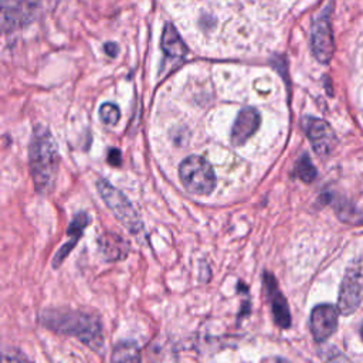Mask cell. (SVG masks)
Listing matches in <instances>:
<instances>
[{"label": "cell", "instance_id": "cell-14", "mask_svg": "<svg viewBox=\"0 0 363 363\" xmlns=\"http://www.w3.org/2000/svg\"><path fill=\"white\" fill-rule=\"evenodd\" d=\"M162 50L169 55L174 58H182L187 52V47L183 43L182 37L176 31V28L170 24H167L162 34Z\"/></svg>", "mask_w": 363, "mask_h": 363}, {"label": "cell", "instance_id": "cell-12", "mask_svg": "<svg viewBox=\"0 0 363 363\" xmlns=\"http://www.w3.org/2000/svg\"><path fill=\"white\" fill-rule=\"evenodd\" d=\"M89 217L86 213H78L72 221L69 223L68 225V230H67V235L69 237L68 241L58 250V252L55 254L54 257V261H52V265L54 267H60L62 264V261L65 259V257L72 251V248L75 247V244L78 242V240L81 238L85 227L89 224Z\"/></svg>", "mask_w": 363, "mask_h": 363}, {"label": "cell", "instance_id": "cell-15", "mask_svg": "<svg viewBox=\"0 0 363 363\" xmlns=\"http://www.w3.org/2000/svg\"><path fill=\"white\" fill-rule=\"evenodd\" d=\"M111 359L115 362H136L140 359V354H139V349L135 343L122 342L115 346Z\"/></svg>", "mask_w": 363, "mask_h": 363}, {"label": "cell", "instance_id": "cell-1", "mask_svg": "<svg viewBox=\"0 0 363 363\" xmlns=\"http://www.w3.org/2000/svg\"><path fill=\"white\" fill-rule=\"evenodd\" d=\"M28 163L35 190L41 194L50 193L55 186L60 155L51 132L43 125H37L33 129L28 147Z\"/></svg>", "mask_w": 363, "mask_h": 363}, {"label": "cell", "instance_id": "cell-7", "mask_svg": "<svg viewBox=\"0 0 363 363\" xmlns=\"http://www.w3.org/2000/svg\"><path fill=\"white\" fill-rule=\"evenodd\" d=\"M3 28L6 31L16 30L34 17V11L38 7V0H3Z\"/></svg>", "mask_w": 363, "mask_h": 363}, {"label": "cell", "instance_id": "cell-3", "mask_svg": "<svg viewBox=\"0 0 363 363\" xmlns=\"http://www.w3.org/2000/svg\"><path fill=\"white\" fill-rule=\"evenodd\" d=\"M98 193L101 199L105 201L108 208L113 213L116 220L135 237H145V227L143 223L132 206V203L128 200V197L119 191L116 187L111 186L106 180H99L96 183Z\"/></svg>", "mask_w": 363, "mask_h": 363}, {"label": "cell", "instance_id": "cell-20", "mask_svg": "<svg viewBox=\"0 0 363 363\" xmlns=\"http://www.w3.org/2000/svg\"><path fill=\"white\" fill-rule=\"evenodd\" d=\"M362 337H363V328H362Z\"/></svg>", "mask_w": 363, "mask_h": 363}, {"label": "cell", "instance_id": "cell-10", "mask_svg": "<svg viewBox=\"0 0 363 363\" xmlns=\"http://www.w3.org/2000/svg\"><path fill=\"white\" fill-rule=\"evenodd\" d=\"M264 286H265L268 301L271 303V311H272L275 323L284 329L289 328L291 326V313H289L286 299L281 294L274 275H271L269 272L264 274Z\"/></svg>", "mask_w": 363, "mask_h": 363}, {"label": "cell", "instance_id": "cell-8", "mask_svg": "<svg viewBox=\"0 0 363 363\" xmlns=\"http://www.w3.org/2000/svg\"><path fill=\"white\" fill-rule=\"evenodd\" d=\"M303 128L313 150L319 156H328L333 150L336 138L332 128L325 121L308 116L303 119Z\"/></svg>", "mask_w": 363, "mask_h": 363}, {"label": "cell", "instance_id": "cell-11", "mask_svg": "<svg viewBox=\"0 0 363 363\" xmlns=\"http://www.w3.org/2000/svg\"><path fill=\"white\" fill-rule=\"evenodd\" d=\"M261 122V116L255 108H242L231 129V142L235 146L244 145L252 136Z\"/></svg>", "mask_w": 363, "mask_h": 363}, {"label": "cell", "instance_id": "cell-18", "mask_svg": "<svg viewBox=\"0 0 363 363\" xmlns=\"http://www.w3.org/2000/svg\"><path fill=\"white\" fill-rule=\"evenodd\" d=\"M108 162L112 164V166H119L121 164V152L118 149H111L109 153H108Z\"/></svg>", "mask_w": 363, "mask_h": 363}, {"label": "cell", "instance_id": "cell-16", "mask_svg": "<svg viewBox=\"0 0 363 363\" xmlns=\"http://www.w3.org/2000/svg\"><path fill=\"white\" fill-rule=\"evenodd\" d=\"M295 174L296 177H299L302 182L305 183H311L315 177H316V169L312 164L311 159L308 157V155H303L295 166Z\"/></svg>", "mask_w": 363, "mask_h": 363}, {"label": "cell", "instance_id": "cell-17", "mask_svg": "<svg viewBox=\"0 0 363 363\" xmlns=\"http://www.w3.org/2000/svg\"><path fill=\"white\" fill-rule=\"evenodd\" d=\"M99 115H101V119L104 123L115 125L119 121L121 112L115 104L106 102V104H102V106L99 108Z\"/></svg>", "mask_w": 363, "mask_h": 363}, {"label": "cell", "instance_id": "cell-9", "mask_svg": "<svg viewBox=\"0 0 363 363\" xmlns=\"http://www.w3.org/2000/svg\"><path fill=\"white\" fill-rule=\"evenodd\" d=\"M337 326V308L332 305H318L311 312V332L316 342L326 340Z\"/></svg>", "mask_w": 363, "mask_h": 363}, {"label": "cell", "instance_id": "cell-4", "mask_svg": "<svg viewBox=\"0 0 363 363\" xmlns=\"http://www.w3.org/2000/svg\"><path fill=\"white\" fill-rule=\"evenodd\" d=\"M179 176L184 189L193 194L206 196L216 187L211 164L201 156H189L179 166Z\"/></svg>", "mask_w": 363, "mask_h": 363}, {"label": "cell", "instance_id": "cell-6", "mask_svg": "<svg viewBox=\"0 0 363 363\" xmlns=\"http://www.w3.org/2000/svg\"><path fill=\"white\" fill-rule=\"evenodd\" d=\"M311 47L315 58L319 62H329L333 55V35L329 23L328 14L319 16L312 26V35H311Z\"/></svg>", "mask_w": 363, "mask_h": 363}, {"label": "cell", "instance_id": "cell-19", "mask_svg": "<svg viewBox=\"0 0 363 363\" xmlns=\"http://www.w3.org/2000/svg\"><path fill=\"white\" fill-rule=\"evenodd\" d=\"M105 51H106V54H108V55H111V57H115V55H116V52H118V47H116L115 44H111V43H108V44L105 45Z\"/></svg>", "mask_w": 363, "mask_h": 363}, {"label": "cell", "instance_id": "cell-5", "mask_svg": "<svg viewBox=\"0 0 363 363\" xmlns=\"http://www.w3.org/2000/svg\"><path fill=\"white\" fill-rule=\"evenodd\" d=\"M363 301V259L356 261L345 274L339 291L337 309L349 315L357 309Z\"/></svg>", "mask_w": 363, "mask_h": 363}, {"label": "cell", "instance_id": "cell-13", "mask_svg": "<svg viewBox=\"0 0 363 363\" xmlns=\"http://www.w3.org/2000/svg\"><path fill=\"white\" fill-rule=\"evenodd\" d=\"M99 245L106 259H122L128 255L129 244L116 234H106L99 238Z\"/></svg>", "mask_w": 363, "mask_h": 363}, {"label": "cell", "instance_id": "cell-2", "mask_svg": "<svg viewBox=\"0 0 363 363\" xmlns=\"http://www.w3.org/2000/svg\"><path fill=\"white\" fill-rule=\"evenodd\" d=\"M41 323L58 333L78 337L92 349H101L104 343L102 326L98 318L79 311H44L40 316Z\"/></svg>", "mask_w": 363, "mask_h": 363}]
</instances>
